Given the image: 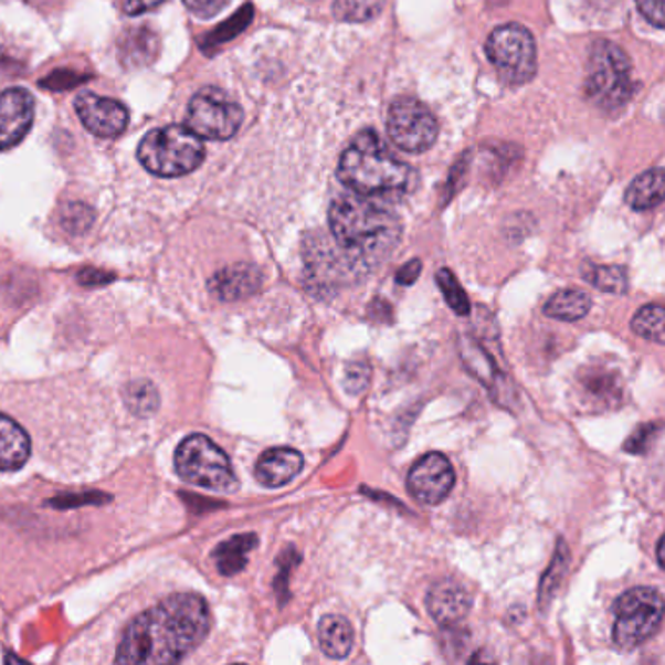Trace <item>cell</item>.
<instances>
[{"instance_id":"6da1fadb","label":"cell","mask_w":665,"mask_h":665,"mask_svg":"<svg viewBox=\"0 0 665 665\" xmlns=\"http://www.w3.org/2000/svg\"><path fill=\"white\" fill-rule=\"evenodd\" d=\"M209 629L208 601L198 593H175L127 623L112 659L129 665L176 664L205 641Z\"/></svg>"},{"instance_id":"7a4b0ae2","label":"cell","mask_w":665,"mask_h":665,"mask_svg":"<svg viewBox=\"0 0 665 665\" xmlns=\"http://www.w3.org/2000/svg\"><path fill=\"white\" fill-rule=\"evenodd\" d=\"M328 225L336 249L358 275L389 258L402 236L400 219L377 198L344 193L332 201Z\"/></svg>"},{"instance_id":"3957f363","label":"cell","mask_w":665,"mask_h":665,"mask_svg":"<svg viewBox=\"0 0 665 665\" xmlns=\"http://www.w3.org/2000/svg\"><path fill=\"white\" fill-rule=\"evenodd\" d=\"M416 170L394 157L381 137L366 129L341 152L338 180L367 198H400L416 183Z\"/></svg>"},{"instance_id":"277c9868","label":"cell","mask_w":665,"mask_h":665,"mask_svg":"<svg viewBox=\"0 0 665 665\" xmlns=\"http://www.w3.org/2000/svg\"><path fill=\"white\" fill-rule=\"evenodd\" d=\"M632 94V63L626 51L609 40H598L588 57L585 96L603 112H621Z\"/></svg>"},{"instance_id":"5b68a950","label":"cell","mask_w":665,"mask_h":665,"mask_svg":"<svg viewBox=\"0 0 665 665\" xmlns=\"http://www.w3.org/2000/svg\"><path fill=\"white\" fill-rule=\"evenodd\" d=\"M137 157L150 175L178 178L200 167L205 158V147L190 127L167 125L142 137Z\"/></svg>"},{"instance_id":"8992f818","label":"cell","mask_w":665,"mask_h":665,"mask_svg":"<svg viewBox=\"0 0 665 665\" xmlns=\"http://www.w3.org/2000/svg\"><path fill=\"white\" fill-rule=\"evenodd\" d=\"M175 465L180 478L200 488L213 492H234L239 488L231 458L203 433H193L178 445Z\"/></svg>"},{"instance_id":"52a82bcc","label":"cell","mask_w":665,"mask_h":665,"mask_svg":"<svg viewBox=\"0 0 665 665\" xmlns=\"http://www.w3.org/2000/svg\"><path fill=\"white\" fill-rule=\"evenodd\" d=\"M664 621V598L654 588H632L615 603L613 642L616 648H638L650 641Z\"/></svg>"},{"instance_id":"ba28073f","label":"cell","mask_w":665,"mask_h":665,"mask_svg":"<svg viewBox=\"0 0 665 665\" xmlns=\"http://www.w3.org/2000/svg\"><path fill=\"white\" fill-rule=\"evenodd\" d=\"M486 55L499 78L511 86L529 83L537 73V45L524 25L496 28L486 40Z\"/></svg>"},{"instance_id":"9c48e42d","label":"cell","mask_w":665,"mask_h":665,"mask_svg":"<svg viewBox=\"0 0 665 665\" xmlns=\"http://www.w3.org/2000/svg\"><path fill=\"white\" fill-rule=\"evenodd\" d=\"M188 127L209 141H229L239 134L244 112L215 86L201 88L188 106Z\"/></svg>"},{"instance_id":"30bf717a","label":"cell","mask_w":665,"mask_h":665,"mask_svg":"<svg viewBox=\"0 0 665 665\" xmlns=\"http://www.w3.org/2000/svg\"><path fill=\"white\" fill-rule=\"evenodd\" d=\"M387 134L400 150L420 155L437 141L440 124L424 102L402 96L392 102L387 112Z\"/></svg>"},{"instance_id":"8fae6325","label":"cell","mask_w":665,"mask_h":665,"mask_svg":"<svg viewBox=\"0 0 665 665\" xmlns=\"http://www.w3.org/2000/svg\"><path fill=\"white\" fill-rule=\"evenodd\" d=\"M455 481L457 476L450 458L441 453H428L410 468L407 486L410 496L420 504L437 506L453 492Z\"/></svg>"},{"instance_id":"7c38bea8","label":"cell","mask_w":665,"mask_h":665,"mask_svg":"<svg viewBox=\"0 0 665 665\" xmlns=\"http://www.w3.org/2000/svg\"><path fill=\"white\" fill-rule=\"evenodd\" d=\"M75 109L84 127L96 137L114 139L129 124V112L122 102L104 98L94 92H81L76 96Z\"/></svg>"},{"instance_id":"4fadbf2b","label":"cell","mask_w":665,"mask_h":665,"mask_svg":"<svg viewBox=\"0 0 665 665\" xmlns=\"http://www.w3.org/2000/svg\"><path fill=\"white\" fill-rule=\"evenodd\" d=\"M34 124V96L25 88L0 94V152L22 142Z\"/></svg>"},{"instance_id":"5bb4252c","label":"cell","mask_w":665,"mask_h":665,"mask_svg":"<svg viewBox=\"0 0 665 665\" xmlns=\"http://www.w3.org/2000/svg\"><path fill=\"white\" fill-rule=\"evenodd\" d=\"M425 603L430 615L437 621V624L450 629L465 621L473 608V598L455 580H441L430 588Z\"/></svg>"},{"instance_id":"9a60e30c","label":"cell","mask_w":665,"mask_h":665,"mask_svg":"<svg viewBox=\"0 0 665 665\" xmlns=\"http://www.w3.org/2000/svg\"><path fill=\"white\" fill-rule=\"evenodd\" d=\"M262 283H264V275L260 272V267L241 262L219 270L209 279L208 285L209 292L213 293L217 299L234 303L256 295L262 289Z\"/></svg>"},{"instance_id":"2e32d148","label":"cell","mask_w":665,"mask_h":665,"mask_svg":"<svg viewBox=\"0 0 665 665\" xmlns=\"http://www.w3.org/2000/svg\"><path fill=\"white\" fill-rule=\"evenodd\" d=\"M305 458L292 447H274L262 453L256 463V478L266 488H282L303 473Z\"/></svg>"},{"instance_id":"e0dca14e","label":"cell","mask_w":665,"mask_h":665,"mask_svg":"<svg viewBox=\"0 0 665 665\" xmlns=\"http://www.w3.org/2000/svg\"><path fill=\"white\" fill-rule=\"evenodd\" d=\"M117 55L125 68L147 67L158 55L157 32L149 25L125 30L117 42Z\"/></svg>"},{"instance_id":"ac0fdd59","label":"cell","mask_w":665,"mask_h":665,"mask_svg":"<svg viewBox=\"0 0 665 665\" xmlns=\"http://www.w3.org/2000/svg\"><path fill=\"white\" fill-rule=\"evenodd\" d=\"M32 441L17 420L0 414V471H18L28 463Z\"/></svg>"},{"instance_id":"d6986e66","label":"cell","mask_w":665,"mask_h":665,"mask_svg":"<svg viewBox=\"0 0 665 665\" xmlns=\"http://www.w3.org/2000/svg\"><path fill=\"white\" fill-rule=\"evenodd\" d=\"M318 642L325 656L344 659L353 648V629L350 621L340 615H326L318 623Z\"/></svg>"},{"instance_id":"ffe728a7","label":"cell","mask_w":665,"mask_h":665,"mask_svg":"<svg viewBox=\"0 0 665 665\" xmlns=\"http://www.w3.org/2000/svg\"><path fill=\"white\" fill-rule=\"evenodd\" d=\"M258 547V537L246 532V535H236L229 541L221 542L213 552L217 570L219 574L236 576L249 564V555Z\"/></svg>"},{"instance_id":"44dd1931","label":"cell","mask_w":665,"mask_h":665,"mask_svg":"<svg viewBox=\"0 0 665 665\" xmlns=\"http://www.w3.org/2000/svg\"><path fill=\"white\" fill-rule=\"evenodd\" d=\"M626 203L634 211H648L664 201V170L662 168H652L642 172L638 178L632 180L626 196Z\"/></svg>"},{"instance_id":"7402d4cb","label":"cell","mask_w":665,"mask_h":665,"mask_svg":"<svg viewBox=\"0 0 665 665\" xmlns=\"http://www.w3.org/2000/svg\"><path fill=\"white\" fill-rule=\"evenodd\" d=\"M590 307L591 299L588 293L580 292V289H562L547 300L542 310L550 318L576 323L590 313Z\"/></svg>"},{"instance_id":"603a6c76","label":"cell","mask_w":665,"mask_h":665,"mask_svg":"<svg viewBox=\"0 0 665 665\" xmlns=\"http://www.w3.org/2000/svg\"><path fill=\"white\" fill-rule=\"evenodd\" d=\"M583 277L590 282L599 292L613 293V295H623L629 287V277L626 270L621 266H595L588 264L583 267Z\"/></svg>"},{"instance_id":"cb8c5ba5","label":"cell","mask_w":665,"mask_h":665,"mask_svg":"<svg viewBox=\"0 0 665 665\" xmlns=\"http://www.w3.org/2000/svg\"><path fill=\"white\" fill-rule=\"evenodd\" d=\"M664 307L659 303L654 305H644V307L632 318V332L638 334L641 338H646L650 341L662 344L664 341Z\"/></svg>"},{"instance_id":"d4e9b609","label":"cell","mask_w":665,"mask_h":665,"mask_svg":"<svg viewBox=\"0 0 665 665\" xmlns=\"http://www.w3.org/2000/svg\"><path fill=\"white\" fill-rule=\"evenodd\" d=\"M384 9V0H336L334 2V17L340 22H369L379 17Z\"/></svg>"},{"instance_id":"484cf974","label":"cell","mask_w":665,"mask_h":665,"mask_svg":"<svg viewBox=\"0 0 665 665\" xmlns=\"http://www.w3.org/2000/svg\"><path fill=\"white\" fill-rule=\"evenodd\" d=\"M127 408L135 416H150L158 410V391L150 381H131L124 389Z\"/></svg>"},{"instance_id":"4316f807","label":"cell","mask_w":665,"mask_h":665,"mask_svg":"<svg viewBox=\"0 0 665 665\" xmlns=\"http://www.w3.org/2000/svg\"><path fill=\"white\" fill-rule=\"evenodd\" d=\"M568 562H570L568 549H566L564 542L558 541L552 564L547 570V574L542 576L541 585H539V608H549L550 601L555 598L558 585L562 582L566 570H568Z\"/></svg>"},{"instance_id":"83f0119b","label":"cell","mask_w":665,"mask_h":665,"mask_svg":"<svg viewBox=\"0 0 665 665\" xmlns=\"http://www.w3.org/2000/svg\"><path fill=\"white\" fill-rule=\"evenodd\" d=\"M437 285H440L441 293H443V299L457 315L465 316L471 313L468 295L461 287V283L457 282V277L453 275L451 270L441 267L440 272H437Z\"/></svg>"},{"instance_id":"f1b7e54d","label":"cell","mask_w":665,"mask_h":665,"mask_svg":"<svg viewBox=\"0 0 665 665\" xmlns=\"http://www.w3.org/2000/svg\"><path fill=\"white\" fill-rule=\"evenodd\" d=\"M250 20H252V7H244V9H242L239 14H234L229 22H225V24L219 25L217 30H213V32L208 35V40L201 43V48H203V51H209L213 50V48H219L221 43L233 40L234 35L241 34L242 30L250 24Z\"/></svg>"},{"instance_id":"f546056e","label":"cell","mask_w":665,"mask_h":665,"mask_svg":"<svg viewBox=\"0 0 665 665\" xmlns=\"http://www.w3.org/2000/svg\"><path fill=\"white\" fill-rule=\"evenodd\" d=\"M94 223V211L83 201H71L61 211V225L71 234H83Z\"/></svg>"},{"instance_id":"4dcf8cb0","label":"cell","mask_w":665,"mask_h":665,"mask_svg":"<svg viewBox=\"0 0 665 665\" xmlns=\"http://www.w3.org/2000/svg\"><path fill=\"white\" fill-rule=\"evenodd\" d=\"M656 424L641 425L636 432L632 433L629 441L624 443V450L629 451V453H634V455H641V453H644L652 445V440L656 437Z\"/></svg>"},{"instance_id":"1f68e13d","label":"cell","mask_w":665,"mask_h":665,"mask_svg":"<svg viewBox=\"0 0 665 665\" xmlns=\"http://www.w3.org/2000/svg\"><path fill=\"white\" fill-rule=\"evenodd\" d=\"M369 377H371V369H369L366 361L351 363L348 367V371H346V387H348V391L353 392V394L366 391Z\"/></svg>"},{"instance_id":"d6a6232c","label":"cell","mask_w":665,"mask_h":665,"mask_svg":"<svg viewBox=\"0 0 665 665\" xmlns=\"http://www.w3.org/2000/svg\"><path fill=\"white\" fill-rule=\"evenodd\" d=\"M642 17L648 20L650 24L662 30L664 28V0H636Z\"/></svg>"},{"instance_id":"836d02e7","label":"cell","mask_w":665,"mask_h":665,"mask_svg":"<svg viewBox=\"0 0 665 665\" xmlns=\"http://www.w3.org/2000/svg\"><path fill=\"white\" fill-rule=\"evenodd\" d=\"M229 0H183V4L188 9L196 12L198 17L211 18L215 17L217 12L225 9Z\"/></svg>"},{"instance_id":"e575fe53","label":"cell","mask_w":665,"mask_h":665,"mask_svg":"<svg viewBox=\"0 0 665 665\" xmlns=\"http://www.w3.org/2000/svg\"><path fill=\"white\" fill-rule=\"evenodd\" d=\"M422 274V262L420 260H410L408 264L400 267L399 274H397V283L400 285H412L416 283L418 277Z\"/></svg>"},{"instance_id":"d590c367","label":"cell","mask_w":665,"mask_h":665,"mask_svg":"<svg viewBox=\"0 0 665 665\" xmlns=\"http://www.w3.org/2000/svg\"><path fill=\"white\" fill-rule=\"evenodd\" d=\"M160 2H165V0H127L125 2V12L129 17H137V14L147 12V10L155 9Z\"/></svg>"},{"instance_id":"8d00e7d4","label":"cell","mask_w":665,"mask_h":665,"mask_svg":"<svg viewBox=\"0 0 665 665\" xmlns=\"http://www.w3.org/2000/svg\"><path fill=\"white\" fill-rule=\"evenodd\" d=\"M664 545H665L664 537H659V539H657V545H656V558H657V564H659V568H662V570H664V568H665Z\"/></svg>"},{"instance_id":"74e56055","label":"cell","mask_w":665,"mask_h":665,"mask_svg":"<svg viewBox=\"0 0 665 665\" xmlns=\"http://www.w3.org/2000/svg\"><path fill=\"white\" fill-rule=\"evenodd\" d=\"M34 2H40V0H32V4H34Z\"/></svg>"}]
</instances>
